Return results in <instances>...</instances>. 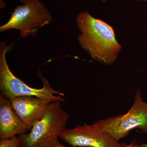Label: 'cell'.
I'll return each instance as SVG.
<instances>
[{"mask_svg": "<svg viewBox=\"0 0 147 147\" xmlns=\"http://www.w3.org/2000/svg\"><path fill=\"white\" fill-rule=\"evenodd\" d=\"M29 131L11 103L10 100L0 95V139L12 138Z\"/></svg>", "mask_w": 147, "mask_h": 147, "instance_id": "ba28073f", "label": "cell"}, {"mask_svg": "<svg viewBox=\"0 0 147 147\" xmlns=\"http://www.w3.org/2000/svg\"><path fill=\"white\" fill-rule=\"evenodd\" d=\"M94 123L118 142L135 129L147 135V102L143 100L140 90H137L134 102L127 113L99 120Z\"/></svg>", "mask_w": 147, "mask_h": 147, "instance_id": "277c9868", "label": "cell"}, {"mask_svg": "<svg viewBox=\"0 0 147 147\" xmlns=\"http://www.w3.org/2000/svg\"></svg>", "mask_w": 147, "mask_h": 147, "instance_id": "2e32d148", "label": "cell"}, {"mask_svg": "<svg viewBox=\"0 0 147 147\" xmlns=\"http://www.w3.org/2000/svg\"><path fill=\"white\" fill-rule=\"evenodd\" d=\"M9 100L13 109L29 131L42 118L51 102L34 96H18Z\"/></svg>", "mask_w": 147, "mask_h": 147, "instance_id": "52a82bcc", "label": "cell"}, {"mask_svg": "<svg viewBox=\"0 0 147 147\" xmlns=\"http://www.w3.org/2000/svg\"><path fill=\"white\" fill-rule=\"evenodd\" d=\"M133 1H146V2H147V0H133Z\"/></svg>", "mask_w": 147, "mask_h": 147, "instance_id": "9a60e30c", "label": "cell"}, {"mask_svg": "<svg viewBox=\"0 0 147 147\" xmlns=\"http://www.w3.org/2000/svg\"><path fill=\"white\" fill-rule=\"evenodd\" d=\"M53 147H66L65 146H64L63 145H62L60 143H59H59H57V144L56 145H55L54 146H53Z\"/></svg>", "mask_w": 147, "mask_h": 147, "instance_id": "4fadbf2b", "label": "cell"}, {"mask_svg": "<svg viewBox=\"0 0 147 147\" xmlns=\"http://www.w3.org/2000/svg\"><path fill=\"white\" fill-rule=\"evenodd\" d=\"M99 1L102 3H105L108 2L109 0H99Z\"/></svg>", "mask_w": 147, "mask_h": 147, "instance_id": "5bb4252c", "label": "cell"}, {"mask_svg": "<svg viewBox=\"0 0 147 147\" xmlns=\"http://www.w3.org/2000/svg\"><path fill=\"white\" fill-rule=\"evenodd\" d=\"M122 147H147V143L139 144L136 141L132 142L130 144H127L125 143H121Z\"/></svg>", "mask_w": 147, "mask_h": 147, "instance_id": "30bf717a", "label": "cell"}, {"mask_svg": "<svg viewBox=\"0 0 147 147\" xmlns=\"http://www.w3.org/2000/svg\"><path fill=\"white\" fill-rule=\"evenodd\" d=\"M59 138L72 147H122L121 143L94 123L66 128Z\"/></svg>", "mask_w": 147, "mask_h": 147, "instance_id": "8992f818", "label": "cell"}, {"mask_svg": "<svg viewBox=\"0 0 147 147\" xmlns=\"http://www.w3.org/2000/svg\"><path fill=\"white\" fill-rule=\"evenodd\" d=\"M21 143L18 136L9 139H1L0 147H20Z\"/></svg>", "mask_w": 147, "mask_h": 147, "instance_id": "9c48e42d", "label": "cell"}, {"mask_svg": "<svg viewBox=\"0 0 147 147\" xmlns=\"http://www.w3.org/2000/svg\"><path fill=\"white\" fill-rule=\"evenodd\" d=\"M20 2L23 4L26 3L30 2L32 1H35V0H18Z\"/></svg>", "mask_w": 147, "mask_h": 147, "instance_id": "8fae6325", "label": "cell"}, {"mask_svg": "<svg viewBox=\"0 0 147 147\" xmlns=\"http://www.w3.org/2000/svg\"><path fill=\"white\" fill-rule=\"evenodd\" d=\"M61 101L50 102L44 116L28 133L18 135L21 147H53L66 129L69 116L61 108Z\"/></svg>", "mask_w": 147, "mask_h": 147, "instance_id": "3957f363", "label": "cell"}, {"mask_svg": "<svg viewBox=\"0 0 147 147\" xmlns=\"http://www.w3.org/2000/svg\"><path fill=\"white\" fill-rule=\"evenodd\" d=\"M76 21L81 32L77 40L82 49L94 61L105 65L113 64L122 50L113 27L88 11L79 13Z\"/></svg>", "mask_w": 147, "mask_h": 147, "instance_id": "6da1fadb", "label": "cell"}, {"mask_svg": "<svg viewBox=\"0 0 147 147\" xmlns=\"http://www.w3.org/2000/svg\"><path fill=\"white\" fill-rule=\"evenodd\" d=\"M53 20L51 13L39 0L17 5L9 20L0 27V32L15 29L20 32V37H34L40 28Z\"/></svg>", "mask_w": 147, "mask_h": 147, "instance_id": "5b68a950", "label": "cell"}, {"mask_svg": "<svg viewBox=\"0 0 147 147\" xmlns=\"http://www.w3.org/2000/svg\"><path fill=\"white\" fill-rule=\"evenodd\" d=\"M7 45L5 41L0 43V90L1 94L9 99L18 96H34L50 102H64L63 97L65 96L62 92L54 90L51 87L48 80L40 72L39 78L43 86L38 89L29 86L16 77L10 70L6 59V55L12 47Z\"/></svg>", "mask_w": 147, "mask_h": 147, "instance_id": "7a4b0ae2", "label": "cell"}, {"mask_svg": "<svg viewBox=\"0 0 147 147\" xmlns=\"http://www.w3.org/2000/svg\"><path fill=\"white\" fill-rule=\"evenodd\" d=\"M5 7V3L2 0H1V8L3 9Z\"/></svg>", "mask_w": 147, "mask_h": 147, "instance_id": "7c38bea8", "label": "cell"}]
</instances>
